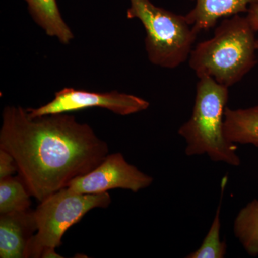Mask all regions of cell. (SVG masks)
<instances>
[{"instance_id": "cell-9", "label": "cell", "mask_w": 258, "mask_h": 258, "mask_svg": "<svg viewBox=\"0 0 258 258\" xmlns=\"http://www.w3.org/2000/svg\"><path fill=\"white\" fill-rule=\"evenodd\" d=\"M196 5L185 15L186 21L198 33L214 28L220 19L247 13L258 0H191Z\"/></svg>"}, {"instance_id": "cell-6", "label": "cell", "mask_w": 258, "mask_h": 258, "mask_svg": "<svg viewBox=\"0 0 258 258\" xmlns=\"http://www.w3.org/2000/svg\"><path fill=\"white\" fill-rule=\"evenodd\" d=\"M149 105L143 98L118 91L96 93L64 88L55 93V98L50 103L37 108H27V111L30 117L35 118L97 107L109 110L115 114L128 115L145 111Z\"/></svg>"}, {"instance_id": "cell-7", "label": "cell", "mask_w": 258, "mask_h": 258, "mask_svg": "<svg viewBox=\"0 0 258 258\" xmlns=\"http://www.w3.org/2000/svg\"><path fill=\"white\" fill-rule=\"evenodd\" d=\"M154 179L125 160L119 152L108 154L104 160L84 176L73 179L67 187L79 194H99L113 189L139 190L149 187Z\"/></svg>"}, {"instance_id": "cell-14", "label": "cell", "mask_w": 258, "mask_h": 258, "mask_svg": "<svg viewBox=\"0 0 258 258\" xmlns=\"http://www.w3.org/2000/svg\"><path fill=\"white\" fill-rule=\"evenodd\" d=\"M30 193L19 176L0 179V215L29 210Z\"/></svg>"}, {"instance_id": "cell-13", "label": "cell", "mask_w": 258, "mask_h": 258, "mask_svg": "<svg viewBox=\"0 0 258 258\" xmlns=\"http://www.w3.org/2000/svg\"><path fill=\"white\" fill-rule=\"evenodd\" d=\"M228 176H225L221 181V197L220 203L217 206L216 214L212 222L211 227L204 239L201 245L198 249L186 256L187 258H223L227 254V246L225 241L220 238V213H221L222 200Z\"/></svg>"}, {"instance_id": "cell-15", "label": "cell", "mask_w": 258, "mask_h": 258, "mask_svg": "<svg viewBox=\"0 0 258 258\" xmlns=\"http://www.w3.org/2000/svg\"><path fill=\"white\" fill-rule=\"evenodd\" d=\"M18 170L13 156L4 149H0V179L13 175Z\"/></svg>"}, {"instance_id": "cell-5", "label": "cell", "mask_w": 258, "mask_h": 258, "mask_svg": "<svg viewBox=\"0 0 258 258\" xmlns=\"http://www.w3.org/2000/svg\"><path fill=\"white\" fill-rule=\"evenodd\" d=\"M111 203L108 192L79 194L66 187L40 202L35 210L37 230L27 245L25 258H41L47 249L60 247L62 236L95 208Z\"/></svg>"}, {"instance_id": "cell-8", "label": "cell", "mask_w": 258, "mask_h": 258, "mask_svg": "<svg viewBox=\"0 0 258 258\" xmlns=\"http://www.w3.org/2000/svg\"><path fill=\"white\" fill-rule=\"evenodd\" d=\"M35 211H15L0 215V257L25 258L30 238L37 232Z\"/></svg>"}, {"instance_id": "cell-12", "label": "cell", "mask_w": 258, "mask_h": 258, "mask_svg": "<svg viewBox=\"0 0 258 258\" xmlns=\"http://www.w3.org/2000/svg\"><path fill=\"white\" fill-rule=\"evenodd\" d=\"M233 232L237 240L252 257L258 256V200L247 204L235 217Z\"/></svg>"}, {"instance_id": "cell-2", "label": "cell", "mask_w": 258, "mask_h": 258, "mask_svg": "<svg viewBox=\"0 0 258 258\" xmlns=\"http://www.w3.org/2000/svg\"><path fill=\"white\" fill-rule=\"evenodd\" d=\"M255 32L246 16L224 19L212 38L191 50L190 67L199 79L212 78L230 88L257 63Z\"/></svg>"}, {"instance_id": "cell-4", "label": "cell", "mask_w": 258, "mask_h": 258, "mask_svg": "<svg viewBox=\"0 0 258 258\" xmlns=\"http://www.w3.org/2000/svg\"><path fill=\"white\" fill-rule=\"evenodd\" d=\"M128 19L137 18L146 31L145 47L152 64L175 69L189 58L198 32L183 15L155 6L150 0H130Z\"/></svg>"}, {"instance_id": "cell-11", "label": "cell", "mask_w": 258, "mask_h": 258, "mask_svg": "<svg viewBox=\"0 0 258 258\" xmlns=\"http://www.w3.org/2000/svg\"><path fill=\"white\" fill-rule=\"evenodd\" d=\"M35 23L48 36L55 37L62 44H69L74 35L61 16L56 0H25Z\"/></svg>"}, {"instance_id": "cell-3", "label": "cell", "mask_w": 258, "mask_h": 258, "mask_svg": "<svg viewBox=\"0 0 258 258\" xmlns=\"http://www.w3.org/2000/svg\"><path fill=\"white\" fill-rule=\"evenodd\" d=\"M199 79L192 113L178 131L186 144L185 154H207L214 161L240 165L237 146L227 140L224 132L229 88L212 78Z\"/></svg>"}, {"instance_id": "cell-10", "label": "cell", "mask_w": 258, "mask_h": 258, "mask_svg": "<svg viewBox=\"0 0 258 258\" xmlns=\"http://www.w3.org/2000/svg\"><path fill=\"white\" fill-rule=\"evenodd\" d=\"M224 132L232 143L252 144L258 147V106L240 109L227 107Z\"/></svg>"}, {"instance_id": "cell-1", "label": "cell", "mask_w": 258, "mask_h": 258, "mask_svg": "<svg viewBox=\"0 0 258 258\" xmlns=\"http://www.w3.org/2000/svg\"><path fill=\"white\" fill-rule=\"evenodd\" d=\"M0 149L14 158L19 177L39 202L93 170L109 152L106 142L74 115L32 118L14 106L3 110Z\"/></svg>"}, {"instance_id": "cell-16", "label": "cell", "mask_w": 258, "mask_h": 258, "mask_svg": "<svg viewBox=\"0 0 258 258\" xmlns=\"http://www.w3.org/2000/svg\"><path fill=\"white\" fill-rule=\"evenodd\" d=\"M249 23L251 26L253 28L255 32L258 31V3L251 5L249 7L248 11H247V15ZM256 50L258 51V39L256 40Z\"/></svg>"}]
</instances>
